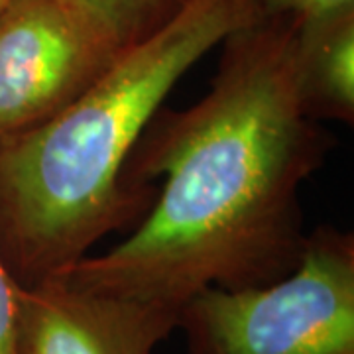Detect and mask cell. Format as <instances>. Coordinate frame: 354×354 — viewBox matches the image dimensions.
Returning <instances> with one entry per match:
<instances>
[{"instance_id":"2","label":"cell","mask_w":354,"mask_h":354,"mask_svg":"<svg viewBox=\"0 0 354 354\" xmlns=\"http://www.w3.org/2000/svg\"><path fill=\"white\" fill-rule=\"evenodd\" d=\"M258 18V0H191L62 113L0 136V258L16 283L59 274L140 223L156 191L132 189L124 174L144 130L193 65Z\"/></svg>"},{"instance_id":"9","label":"cell","mask_w":354,"mask_h":354,"mask_svg":"<svg viewBox=\"0 0 354 354\" xmlns=\"http://www.w3.org/2000/svg\"><path fill=\"white\" fill-rule=\"evenodd\" d=\"M0 354H16V281L0 258Z\"/></svg>"},{"instance_id":"5","label":"cell","mask_w":354,"mask_h":354,"mask_svg":"<svg viewBox=\"0 0 354 354\" xmlns=\"http://www.w3.org/2000/svg\"><path fill=\"white\" fill-rule=\"evenodd\" d=\"M179 313L79 288L64 276L16 283V354H153Z\"/></svg>"},{"instance_id":"6","label":"cell","mask_w":354,"mask_h":354,"mask_svg":"<svg viewBox=\"0 0 354 354\" xmlns=\"http://www.w3.org/2000/svg\"><path fill=\"white\" fill-rule=\"evenodd\" d=\"M295 77L305 113L354 122V12L295 26Z\"/></svg>"},{"instance_id":"7","label":"cell","mask_w":354,"mask_h":354,"mask_svg":"<svg viewBox=\"0 0 354 354\" xmlns=\"http://www.w3.org/2000/svg\"><path fill=\"white\" fill-rule=\"evenodd\" d=\"M106 48L116 53L150 38L191 0H62Z\"/></svg>"},{"instance_id":"3","label":"cell","mask_w":354,"mask_h":354,"mask_svg":"<svg viewBox=\"0 0 354 354\" xmlns=\"http://www.w3.org/2000/svg\"><path fill=\"white\" fill-rule=\"evenodd\" d=\"M187 354H354V234L319 227L290 274L181 307Z\"/></svg>"},{"instance_id":"10","label":"cell","mask_w":354,"mask_h":354,"mask_svg":"<svg viewBox=\"0 0 354 354\" xmlns=\"http://www.w3.org/2000/svg\"><path fill=\"white\" fill-rule=\"evenodd\" d=\"M8 2H10V0H0V12L6 8V4H8Z\"/></svg>"},{"instance_id":"8","label":"cell","mask_w":354,"mask_h":354,"mask_svg":"<svg viewBox=\"0 0 354 354\" xmlns=\"http://www.w3.org/2000/svg\"><path fill=\"white\" fill-rule=\"evenodd\" d=\"M258 10L260 18H279L293 26H305L354 12V0H258Z\"/></svg>"},{"instance_id":"4","label":"cell","mask_w":354,"mask_h":354,"mask_svg":"<svg viewBox=\"0 0 354 354\" xmlns=\"http://www.w3.org/2000/svg\"><path fill=\"white\" fill-rule=\"evenodd\" d=\"M114 57L62 0H10L0 12V136L62 113Z\"/></svg>"},{"instance_id":"1","label":"cell","mask_w":354,"mask_h":354,"mask_svg":"<svg viewBox=\"0 0 354 354\" xmlns=\"http://www.w3.org/2000/svg\"><path fill=\"white\" fill-rule=\"evenodd\" d=\"M333 146L299 99L295 26L258 18L221 44L199 101L144 130L124 177L156 197L136 228L53 276L177 313L207 288L270 283L304 254L299 193Z\"/></svg>"}]
</instances>
